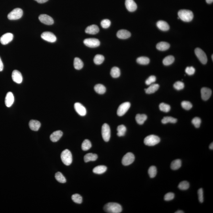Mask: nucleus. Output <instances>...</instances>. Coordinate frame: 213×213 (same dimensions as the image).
I'll use <instances>...</instances> for the list:
<instances>
[{"instance_id": "49", "label": "nucleus", "mask_w": 213, "mask_h": 213, "mask_svg": "<svg viewBox=\"0 0 213 213\" xmlns=\"http://www.w3.org/2000/svg\"><path fill=\"white\" fill-rule=\"evenodd\" d=\"M198 200L200 202L203 203L204 201L203 191V189L200 188L198 190Z\"/></svg>"}, {"instance_id": "11", "label": "nucleus", "mask_w": 213, "mask_h": 213, "mask_svg": "<svg viewBox=\"0 0 213 213\" xmlns=\"http://www.w3.org/2000/svg\"><path fill=\"white\" fill-rule=\"evenodd\" d=\"M41 38L49 42H55L57 40L56 37L54 34L50 32H45L42 33L41 35Z\"/></svg>"}, {"instance_id": "2", "label": "nucleus", "mask_w": 213, "mask_h": 213, "mask_svg": "<svg viewBox=\"0 0 213 213\" xmlns=\"http://www.w3.org/2000/svg\"><path fill=\"white\" fill-rule=\"evenodd\" d=\"M178 17L183 21L190 22L194 18V14L191 10H180L178 12Z\"/></svg>"}, {"instance_id": "44", "label": "nucleus", "mask_w": 213, "mask_h": 213, "mask_svg": "<svg viewBox=\"0 0 213 213\" xmlns=\"http://www.w3.org/2000/svg\"><path fill=\"white\" fill-rule=\"evenodd\" d=\"M181 105L182 108H184L185 110H189L192 108V105L191 102L188 101H183L181 103Z\"/></svg>"}, {"instance_id": "29", "label": "nucleus", "mask_w": 213, "mask_h": 213, "mask_svg": "<svg viewBox=\"0 0 213 213\" xmlns=\"http://www.w3.org/2000/svg\"><path fill=\"white\" fill-rule=\"evenodd\" d=\"M73 65L75 68L76 70H80L83 68L84 64L83 61L80 58L76 57L74 59Z\"/></svg>"}, {"instance_id": "9", "label": "nucleus", "mask_w": 213, "mask_h": 213, "mask_svg": "<svg viewBox=\"0 0 213 213\" xmlns=\"http://www.w3.org/2000/svg\"><path fill=\"white\" fill-rule=\"evenodd\" d=\"M84 44L86 46L91 48H96L100 45V41L98 39L96 38H87L84 40Z\"/></svg>"}, {"instance_id": "20", "label": "nucleus", "mask_w": 213, "mask_h": 213, "mask_svg": "<svg viewBox=\"0 0 213 213\" xmlns=\"http://www.w3.org/2000/svg\"><path fill=\"white\" fill-rule=\"evenodd\" d=\"M99 28L96 25H93L88 26L86 28L85 32L86 33L91 35H95L99 32Z\"/></svg>"}, {"instance_id": "52", "label": "nucleus", "mask_w": 213, "mask_h": 213, "mask_svg": "<svg viewBox=\"0 0 213 213\" xmlns=\"http://www.w3.org/2000/svg\"><path fill=\"white\" fill-rule=\"evenodd\" d=\"M3 68H4V66H3L1 59L0 58V72H1V71H3Z\"/></svg>"}, {"instance_id": "24", "label": "nucleus", "mask_w": 213, "mask_h": 213, "mask_svg": "<svg viewBox=\"0 0 213 213\" xmlns=\"http://www.w3.org/2000/svg\"><path fill=\"white\" fill-rule=\"evenodd\" d=\"M170 45L168 43L161 41L159 42L156 45V48L158 50L161 51H165L169 48Z\"/></svg>"}, {"instance_id": "57", "label": "nucleus", "mask_w": 213, "mask_h": 213, "mask_svg": "<svg viewBox=\"0 0 213 213\" xmlns=\"http://www.w3.org/2000/svg\"><path fill=\"white\" fill-rule=\"evenodd\" d=\"M212 60H213V55H212Z\"/></svg>"}, {"instance_id": "53", "label": "nucleus", "mask_w": 213, "mask_h": 213, "mask_svg": "<svg viewBox=\"0 0 213 213\" xmlns=\"http://www.w3.org/2000/svg\"><path fill=\"white\" fill-rule=\"evenodd\" d=\"M35 1L38 2V3L41 4V3H46V2L48 1V0H35Z\"/></svg>"}, {"instance_id": "8", "label": "nucleus", "mask_w": 213, "mask_h": 213, "mask_svg": "<svg viewBox=\"0 0 213 213\" xmlns=\"http://www.w3.org/2000/svg\"><path fill=\"white\" fill-rule=\"evenodd\" d=\"M130 103L128 102H126L121 104L117 110V115L120 116H123L128 111L130 108Z\"/></svg>"}, {"instance_id": "21", "label": "nucleus", "mask_w": 213, "mask_h": 213, "mask_svg": "<svg viewBox=\"0 0 213 213\" xmlns=\"http://www.w3.org/2000/svg\"><path fill=\"white\" fill-rule=\"evenodd\" d=\"M63 133L60 130H58L54 132L50 137V140L53 142H56L58 141L62 137Z\"/></svg>"}, {"instance_id": "15", "label": "nucleus", "mask_w": 213, "mask_h": 213, "mask_svg": "<svg viewBox=\"0 0 213 213\" xmlns=\"http://www.w3.org/2000/svg\"><path fill=\"white\" fill-rule=\"evenodd\" d=\"M12 79L15 83L20 84L23 81V77L20 72L17 70H14L12 73Z\"/></svg>"}, {"instance_id": "18", "label": "nucleus", "mask_w": 213, "mask_h": 213, "mask_svg": "<svg viewBox=\"0 0 213 213\" xmlns=\"http://www.w3.org/2000/svg\"><path fill=\"white\" fill-rule=\"evenodd\" d=\"M117 37L120 39H126L129 38L131 36V33L126 30H120L116 34Z\"/></svg>"}, {"instance_id": "25", "label": "nucleus", "mask_w": 213, "mask_h": 213, "mask_svg": "<svg viewBox=\"0 0 213 213\" xmlns=\"http://www.w3.org/2000/svg\"><path fill=\"white\" fill-rule=\"evenodd\" d=\"M98 159L97 154H95L88 153L84 156V160L86 163L90 161H95Z\"/></svg>"}, {"instance_id": "36", "label": "nucleus", "mask_w": 213, "mask_h": 213, "mask_svg": "<svg viewBox=\"0 0 213 213\" xmlns=\"http://www.w3.org/2000/svg\"><path fill=\"white\" fill-rule=\"evenodd\" d=\"M92 147L91 142L88 139H85L82 143V148L83 151H87L89 150Z\"/></svg>"}, {"instance_id": "16", "label": "nucleus", "mask_w": 213, "mask_h": 213, "mask_svg": "<svg viewBox=\"0 0 213 213\" xmlns=\"http://www.w3.org/2000/svg\"><path fill=\"white\" fill-rule=\"evenodd\" d=\"M212 90L206 87L202 88L201 89V95L202 99L205 101L207 100L211 96Z\"/></svg>"}, {"instance_id": "12", "label": "nucleus", "mask_w": 213, "mask_h": 213, "mask_svg": "<svg viewBox=\"0 0 213 213\" xmlns=\"http://www.w3.org/2000/svg\"><path fill=\"white\" fill-rule=\"evenodd\" d=\"M39 19L43 24L51 25L54 24L53 19L46 14H41L39 16Z\"/></svg>"}, {"instance_id": "34", "label": "nucleus", "mask_w": 213, "mask_h": 213, "mask_svg": "<svg viewBox=\"0 0 213 213\" xmlns=\"http://www.w3.org/2000/svg\"><path fill=\"white\" fill-rule=\"evenodd\" d=\"M174 61V57L172 55H169L164 58L163 60V63L164 65L169 66L172 64Z\"/></svg>"}, {"instance_id": "27", "label": "nucleus", "mask_w": 213, "mask_h": 213, "mask_svg": "<svg viewBox=\"0 0 213 213\" xmlns=\"http://www.w3.org/2000/svg\"><path fill=\"white\" fill-rule=\"evenodd\" d=\"M147 118V116L145 114H138L136 116V120L139 124L142 125L144 123Z\"/></svg>"}, {"instance_id": "14", "label": "nucleus", "mask_w": 213, "mask_h": 213, "mask_svg": "<svg viewBox=\"0 0 213 213\" xmlns=\"http://www.w3.org/2000/svg\"><path fill=\"white\" fill-rule=\"evenodd\" d=\"M74 108L77 113L81 116H84L86 114L85 107L80 103H76L74 104Z\"/></svg>"}, {"instance_id": "48", "label": "nucleus", "mask_w": 213, "mask_h": 213, "mask_svg": "<svg viewBox=\"0 0 213 213\" xmlns=\"http://www.w3.org/2000/svg\"><path fill=\"white\" fill-rule=\"evenodd\" d=\"M156 81V77L154 75H151L146 80L145 82L146 84L149 85L151 84V83H154Z\"/></svg>"}, {"instance_id": "5", "label": "nucleus", "mask_w": 213, "mask_h": 213, "mask_svg": "<svg viewBox=\"0 0 213 213\" xmlns=\"http://www.w3.org/2000/svg\"><path fill=\"white\" fill-rule=\"evenodd\" d=\"M23 15L22 10L19 8H16L14 9L8 14V18L11 20L18 19L21 18Z\"/></svg>"}, {"instance_id": "7", "label": "nucleus", "mask_w": 213, "mask_h": 213, "mask_svg": "<svg viewBox=\"0 0 213 213\" xmlns=\"http://www.w3.org/2000/svg\"><path fill=\"white\" fill-rule=\"evenodd\" d=\"M195 52L196 56L200 62L203 64H206L207 61V57L203 50L200 48H196L195 49Z\"/></svg>"}, {"instance_id": "47", "label": "nucleus", "mask_w": 213, "mask_h": 213, "mask_svg": "<svg viewBox=\"0 0 213 213\" xmlns=\"http://www.w3.org/2000/svg\"><path fill=\"white\" fill-rule=\"evenodd\" d=\"M111 24L110 21L108 19L103 20L101 23V26L104 28H109Z\"/></svg>"}, {"instance_id": "33", "label": "nucleus", "mask_w": 213, "mask_h": 213, "mask_svg": "<svg viewBox=\"0 0 213 213\" xmlns=\"http://www.w3.org/2000/svg\"><path fill=\"white\" fill-rule=\"evenodd\" d=\"M177 122L176 118L171 117V116H165L161 120V122L163 124H166L168 123H176Z\"/></svg>"}, {"instance_id": "50", "label": "nucleus", "mask_w": 213, "mask_h": 213, "mask_svg": "<svg viewBox=\"0 0 213 213\" xmlns=\"http://www.w3.org/2000/svg\"><path fill=\"white\" fill-rule=\"evenodd\" d=\"M174 194L172 193H168L165 195L164 200L165 201H170L174 199Z\"/></svg>"}, {"instance_id": "42", "label": "nucleus", "mask_w": 213, "mask_h": 213, "mask_svg": "<svg viewBox=\"0 0 213 213\" xmlns=\"http://www.w3.org/2000/svg\"><path fill=\"white\" fill-rule=\"evenodd\" d=\"M72 198L73 202L77 204H81L83 201L82 196L78 194H75L72 195Z\"/></svg>"}, {"instance_id": "39", "label": "nucleus", "mask_w": 213, "mask_h": 213, "mask_svg": "<svg viewBox=\"0 0 213 213\" xmlns=\"http://www.w3.org/2000/svg\"><path fill=\"white\" fill-rule=\"evenodd\" d=\"M56 179L58 182L61 183H65L66 182V180L63 174L60 172H57L56 173L55 175Z\"/></svg>"}, {"instance_id": "55", "label": "nucleus", "mask_w": 213, "mask_h": 213, "mask_svg": "<svg viewBox=\"0 0 213 213\" xmlns=\"http://www.w3.org/2000/svg\"><path fill=\"white\" fill-rule=\"evenodd\" d=\"M209 148L211 150H212L213 149V142H212L211 144L209 146Z\"/></svg>"}, {"instance_id": "3", "label": "nucleus", "mask_w": 213, "mask_h": 213, "mask_svg": "<svg viewBox=\"0 0 213 213\" xmlns=\"http://www.w3.org/2000/svg\"><path fill=\"white\" fill-rule=\"evenodd\" d=\"M61 159L64 164L67 166L70 165L72 162V156L70 150L66 149L62 151Z\"/></svg>"}, {"instance_id": "26", "label": "nucleus", "mask_w": 213, "mask_h": 213, "mask_svg": "<svg viewBox=\"0 0 213 213\" xmlns=\"http://www.w3.org/2000/svg\"><path fill=\"white\" fill-rule=\"evenodd\" d=\"M160 87L158 84H151L147 89H145L146 93L147 94H151L154 93L158 91Z\"/></svg>"}, {"instance_id": "17", "label": "nucleus", "mask_w": 213, "mask_h": 213, "mask_svg": "<svg viewBox=\"0 0 213 213\" xmlns=\"http://www.w3.org/2000/svg\"><path fill=\"white\" fill-rule=\"evenodd\" d=\"M125 6L129 12L135 11L137 9V5L134 0H126Z\"/></svg>"}, {"instance_id": "54", "label": "nucleus", "mask_w": 213, "mask_h": 213, "mask_svg": "<svg viewBox=\"0 0 213 213\" xmlns=\"http://www.w3.org/2000/svg\"><path fill=\"white\" fill-rule=\"evenodd\" d=\"M206 1L207 4H211L213 2V0H206Z\"/></svg>"}, {"instance_id": "51", "label": "nucleus", "mask_w": 213, "mask_h": 213, "mask_svg": "<svg viewBox=\"0 0 213 213\" xmlns=\"http://www.w3.org/2000/svg\"><path fill=\"white\" fill-rule=\"evenodd\" d=\"M185 72L189 75H193L195 73V70L193 67H187L185 69Z\"/></svg>"}, {"instance_id": "19", "label": "nucleus", "mask_w": 213, "mask_h": 213, "mask_svg": "<svg viewBox=\"0 0 213 213\" xmlns=\"http://www.w3.org/2000/svg\"><path fill=\"white\" fill-rule=\"evenodd\" d=\"M14 97L13 93L9 92L6 94L5 99V104L7 107H10L14 102Z\"/></svg>"}, {"instance_id": "41", "label": "nucleus", "mask_w": 213, "mask_h": 213, "mask_svg": "<svg viewBox=\"0 0 213 213\" xmlns=\"http://www.w3.org/2000/svg\"><path fill=\"white\" fill-rule=\"evenodd\" d=\"M157 172V169L156 167L152 166L149 168L148 170V173L151 178H154L156 175Z\"/></svg>"}, {"instance_id": "43", "label": "nucleus", "mask_w": 213, "mask_h": 213, "mask_svg": "<svg viewBox=\"0 0 213 213\" xmlns=\"http://www.w3.org/2000/svg\"><path fill=\"white\" fill-rule=\"evenodd\" d=\"M189 187V183L186 181H182L179 184L178 187L180 189L185 190L188 189Z\"/></svg>"}, {"instance_id": "4", "label": "nucleus", "mask_w": 213, "mask_h": 213, "mask_svg": "<svg viewBox=\"0 0 213 213\" xmlns=\"http://www.w3.org/2000/svg\"><path fill=\"white\" fill-rule=\"evenodd\" d=\"M160 141V139L159 137L155 135H151L145 138L144 142L146 145L153 146L158 144Z\"/></svg>"}, {"instance_id": "56", "label": "nucleus", "mask_w": 213, "mask_h": 213, "mask_svg": "<svg viewBox=\"0 0 213 213\" xmlns=\"http://www.w3.org/2000/svg\"><path fill=\"white\" fill-rule=\"evenodd\" d=\"M175 213H184V212L183 211L178 210L176 212H175Z\"/></svg>"}, {"instance_id": "30", "label": "nucleus", "mask_w": 213, "mask_h": 213, "mask_svg": "<svg viewBox=\"0 0 213 213\" xmlns=\"http://www.w3.org/2000/svg\"><path fill=\"white\" fill-rule=\"evenodd\" d=\"M94 89L99 94H102L106 92V89L104 85L102 84H97L94 86Z\"/></svg>"}, {"instance_id": "38", "label": "nucleus", "mask_w": 213, "mask_h": 213, "mask_svg": "<svg viewBox=\"0 0 213 213\" xmlns=\"http://www.w3.org/2000/svg\"><path fill=\"white\" fill-rule=\"evenodd\" d=\"M104 59L105 58L102 55H97L94 57V62L95 64L100 65L104 62Z\"/></svg>"}, {"instance_id": "1", "label": "nucleus", "mask_w": 213, "mask_h": 213, "mask_svg": "<svg viewBox=\"0 0 213 213\" xmlns=\"http://www.w3.org/2000/svg\"><path fill=\"white\" fill-rule=\"evenodd\" d=\"M104 210L106 213H120L122 211V208L119 204L115 203H109L105 205Z\"/></svg>"}, {"instance_id": "23", "label": "nucleus", "mask_w": 213, "mask_h": 213, "mask_svg": "<svg viewBox=\"0 0 213 213\" xmlns=\"http://www.w3.org/2000/svg\"><path fill=\"white\" fill-rule=\"evenodd\" d=\"M157 26L159 29L162 31H167L170 28L169 25L166 22L160 20L157 23Z\"/></svg>"}, {"instance_id": "13", "label": "nucleus", "mask_w": 213, "mask_h": 213, "mask_svg": "<svg viewBox=\"0 0 213 213\" xmlns=\"http://www.w3.org/2000/svg\"><path fill=\"white\" fill-rule=\"evenodd\" d=\"M14 35L11 33H6L3 35L0 38V41L3 45H6L12 40Z\"/></svg>"}, {"instance_id": "28", "label": "nucleus", "mask_w": 213, "mask_h": 213, "mask_svg": "<svg viewBox=\"0 0 213 213\" xmlns=\"http://www.w3.org/2000/svg\"><path fill=\"white\" fill-rule=\"evenodd\" d=\"M107 167L105 166L99 165L95 167L93 169L94 173L96 174H102L106 172Z\"/></svg>"}, {"instance_id": "31", "label": "nucleus", "mask_w": 213, "mask_h": 213, "mask_svg": "<svg viewBox=\"0 0 213 213\" xmlns=\"http://www.w3.org/2000/svg\"><path fill=\"white\" fill-rule=\"evenodd\" d=\"M181 165H182L181 160L179 159H177L172 161L171 165V169L173 170H178L180 168Z\"/></svg>"}, {"instance_id": "22", "label": "nucleus", "mask_w": 213, "mask_h": 213, "mask_svg": "<svg viewBox=\"0 0 213 213\" xmlns=\"http://www.w3.org/2000/svg\"><path fill=\"white\" fill-rule=\"evenodd\" d=\"M29 126L32 130L38 131L41 126V123L38 120H32L29 122Z\"/></svg>"}, {"instance_id": "35", "label": "nucleus", "mask_w": 213, "mask_h": 213, "mask_svg": "<svg viewBox=\"0 0 213 213\" xmlns=\"http://www.w3.org/2000/svg\"><path fill=\"white\" fill-rule=\"evenodd\" d=\"M117 131H118L117 135L119 137L123 136L125 135L126 131V126L123 125H121L117 127Z\"/></svg>"}, {"instance_id": "10", "label": "nucleus", "mask_w": 213, "mask_h": 213, "mask_svg": "<svg viewBox=\"0 0 213 213\" xmlns=\"http://www.w3.org/2000/svg\"><path fill=\"white\" fill-rule=\"evenodd\" d=\"M134 160L135 156L131 152H128L124 156L122 162L124 165L128 166L133 163Z\"/></svg>"}, {"instance_id": "40", "label": "nucleus", "mask_w": 213, "mask_h": 213, "mask_svg": "<svg viewBox=\"0 0 213 213\" xmlns=\"http://www.w3.org/2000/svg\"><path fill=\"white\" fill-rule=\"evenodd\" d=\"M159 108L160 111L165 113L169 112L171 110V106L165 103H162L160 104Z\"/></svg>"}, {"instance_id": "6", "label": "nucleus", "mask_w": 213, "mask_h": 213, "mask_svg": "<svg viewBox=\"0 0 213 213\" xmlns=\"http://www.w3.org/2000/svg\"><path fill=\"white\" fill-rule=\"evenodd\" d=\"M102 136L105 142H108L110 139L111 130L109 126L107 124H104L102 128Z\"/></svg>"}, {"instance_id": "46", "label": "nucleus", "mask_w": 213, "mask_h": 213, "mask_svg": "<svg viewBox=\"0 0 213 213\" xmlns=\"http://www.w3.org/2000/svg\"><path fill=\"white\" fill-rule=\"evenodd\" d=\"M174 88L178 91L183 89L184 88V83L183 82L178 81L176 82L173 85Z\"/></svg>"}, {"instance_id": "32", "label": "nucleus", "mask_w": 213, "mask_h": 213, "mask_svg": "<svg viewBox=\"0 0 213 213\" xmlns=\"http://www.w3.org/2000/svg\"><path fill=\"white\" fill-rule=\"evenodd\" d=\"M111 75L113 77L116 78L119 77L120 75V70L117 67H114L111 71Z\"/></svg>"}, {"instance_id": "45", "label": "nucleus", "mask_w": 213, "mask_h": 213, "mask_svg": "<svg viewBox=\"0 0 213 213\" xmlns=\"http://www.w3.org/2000/svg\"><path fill=\"white\" fill-rule=\"evenodd\" d=\"M192 124H193L196 128H199L200 126L201 120V118L196 117L194 118L192 120Z\"/></svg>"}, {"instance_id": "37", "label": "nucleus", "mask_w": 213, "mask_h": 213, "mask_svg": "<svg viewBox=\"0 0 213 213\" xmlns=\"http://www.w3.org/2000/svg\"><path fill=\"white\" fill-rule=\"evenodd\" d=\"M137 62L140 64L147 65L150 62V59L147 57H139L137 59Z\"/></svg>"}]
</instances>
